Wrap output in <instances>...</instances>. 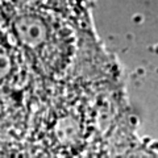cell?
Segmentation results:
<instances>
[{
	"label": "cell",
	"mask_w": 158,
	"mask_h": 158,
	"mask_svg": "<svg viewBox=\"0 0 158 158\" xmlns=\"http://www.w3.org/2000/svg\"><path fill=\"white\" fill-rule=\"evenodd\" d=\"M27 157L142 156L123 78L53 90L34 111Z\"/></svg>",
	"instance_id": "1"
},
{
	"label": "cell",
	"mask_w": 158,
	"mask_h": 158,
	"mask_svg": "<svg viewBox=\"0 0 158 158\" xmlns=\"http://www.w3.org/2000/svg\"><path fill=\"white\" fill-rule=\"evenodd\" d=\"M0 16L36 75L50 88L123 78L99 40L91 9L50 0H0Z\"/></svg>",
	"instance_id": "2"
},
{
	"label": "cell",
	"mask_w": 158,
	"mask_h": 158,
	"mask_svg": "<svg viewBox=\"0 0 158 158\" xmlns=\"http://www.w3.org/2000/svg\"><path fill=\"white\" fill-rule=\"evenodd\" d=\"M52 92L28 63L0 16V132L27 156V136L32 116Z\"/></svg>",
	"instance_id": "3"
},
{
	"label": "cell",
	"mask_w": 158,
	"mask_h": 158,
	"mask_svg": "<svg viewBox=\"0 0 158 158\" xmlns=\"http://www.w3.org/2000/svg\"><path fill=\"white\" fill-rule=\"evenodd\" d=\"M0 157H17V153L15 150V148L4 137L2 132H0Z\"/></svg>",
	"instance_id": "4"
},
{
	"label": "cell",
	"mask_w": 158,
	"mask_h": 158,
	"mask_svg": "<svg viewBox=\"0 0 158 158\" xmlns=\"http://www.w3.org/2000/svg\"><path fill=\"white\" fill-rule=\"evenodd\" d=\"M61 6L71 7V8H87L91 9V0H52Z\"/></svg>",
	"instance_id": "5"
}]
</instances>
